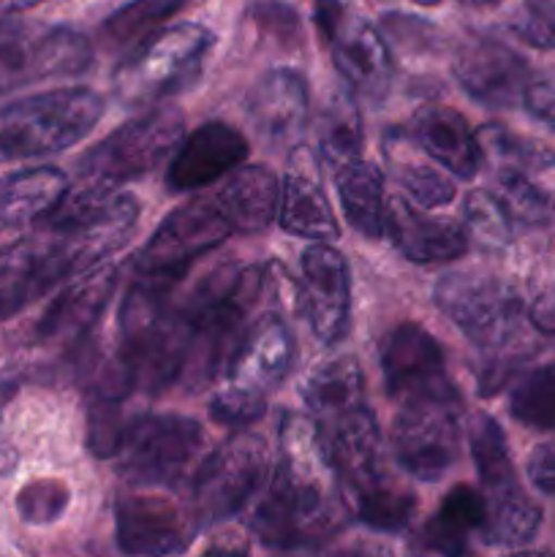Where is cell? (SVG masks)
Listing matches in <instances>:
<instances>
[{
	"instance_id": "obj_28",
	"label": "cell",
	"mask_w": 555,
	"mask_h": 557,
	"mask_svg": "<svg viewBox=\"0 0 555 557\" xmlns=\"http://www.w3.org/2000/svg\"><path fill=\"white\" fill-rule=\"evenodd\" d=\"M299 395H303V403L308 406L316 424L335 422V419L368 406L362 370L354 357H337L319 364L305 379Z\"/></svg>"
},
{
	"instance_id": "obj_16",
	"label": "cell",
	"mask_w": 555,
	"mask_h": 557,
	"mask_svg": "<svg viewBox=\"0 0 555 557\" xmlns=\"http://www.w3.org/2000/svg\"><path fill=\"white\" fill-rule=\"evenodd\" d=\"M351 288L348 264L332 245L313 243L303 253V283L297 286V313L326 346H335L348 332Z\"/></svg>"
},
{
	"instance_id": "obj_30",
	"label": "cell",
	"mask_w": 555,
	"mask_h": 557,
	"mask_svg": "<svg viewBox=\"0 0 555 557\" xmlns=\"http://www.w3.org/2000/svg\"><path fill=\"white\" fill-rule=\"evenodd\" d=\"M346 495L354 515L373 531L400 533L417 515V495L397 484L384 468L362 482L348 484Z\"/></svg>"
},
{
	"instance_id": "obj_41",
	"label": "cell",
	"mask_w": 555,
	"mask_h": 557,
	"mask_svg": "<svg viewBox=\"0 0 555 557\" xmlns=\"http://www.w3.org/2000/svg\"><path fill=\"white\" fill-rule=\"evenodd\" d=\"M71 493L60 479H36L25 484L16 495V511L30 525H49L58 522L69 509Z\"/></svg>"
},
{
	"instance_id": "obj_17",
	"label": "cell",
	"mask_w": 555,
	"mask_h": 557,
	"mask_svg": "<svg viewBox=\"0 0 555 557\" xmlns=\"http://www.w3.org/2000/svg\"><path fill=\"white\" fill-rule=\"evenodd\" d=\"M452 74L473 101L493 109L515 107L531 79L526 60L490 36L466 38L452 54Z\"/></svg>"
},
{
	"instance_id": "obj_22",
	"label": "cell",
	"mask_w": 555,
	"mask_h": 557,
	"mask_svg": "<svg viewBox=\"0 0 555 557\" xmlns=\"http://www.w3.org/2000/svg\"><path fill=\"white\" fill-rule=\"evenodd\" d=\"M248 112L267 139L297 147L310 117L308 82L292 69L267 71L250 90Z\"/></svg>"
},
{
	"instance_id": "obj_12",
	"label": "cell",
	"mask_w": 555,
	"mask_h": 557,
	"mask_svg": "<svg viewBox=\"0 0 555 557\" xmlns=\"http://www.w3.org/2000/svg\"><path fill=\"white\" fill-rule=\"evenodd\" d=\"M234 234L215 196H199L163 218L136 253V275H185L188 267Z\"/></svg>"
},
{
	"instance_id": "obj_36",
	"label": "cell",
	"mask_w": 555,
	"mask_h": 557,
	"mask_svg": "<svg viewBox=\"0 0 555 557\" xmlns=\"http://www.w3.org/2000/svg\"><path fill=\"white\" fill-rule=\"evenodd\" d=\"M495 199L511 218V223H522V226H544L555 218V196L539 188L536 183L526 177V172L517 169H501L493 185Z\"/></svg>"
},
{
	"instance_id": "obj_26",
	"label": "cell",
	"mask_w": 555,
	"mask_h": 557,
	"mask_svg": "<svg viewBox=\"0 0 555 557\" xmlns=\"http://www.w3.org/2000/svg\"><path fill=\"white\" fill-rule=\"evenodd\" d=\"M330 172L332 180H335L337 199H341L348 226L362 234V237H381L384 234L386 210L381 169L375 163H370L368 158L357 156L337 163Z\"/></svg>"
},
{
	"instance_id": "obj_20",
	"label": "cell",
	"mask_w": 555,
	"mask_h": 557,
	"mask_svg": "<svg viewBox=\"0 0 555 557\" xmlns=\"http://www.w3.org/2000/svg\"><path fill=\"white\" fill-rule=\"evenodd\" d=\"M294 357H297V346H294L286 321L275 313H267L248 324L243 341L234 348L226 379L239 389L267 395L286 381Z\"/></svg>"
},
{
	"instance_id": "obj_50",
	"label": "cell",
	"mask_w": 555,
	"mask_h": 557,
	"mask_svg": "<svg viewBox=\"0 0 555 557\" xmlns=\"http://www.w3.org/2000/svg\"><path fill=\"white\" fill-rule=\"evenodd\" d=\"M460 3H466V5H493V3H501V0H460Z\"/></svg>"
},
{
	"instance_id": "obj_46",
	"label": "cell",
	"mask_w": 555,
	"mask_h": 557,
	"mask_svg": "<svg viewBox=\"0 0 555 557\" xmlns=\"http://www.w3.org/2000/svg\"><path fill=\"white\" fill-rule=\"evenodd\" d=\"M528 479L542 493L555 495V444H542L528 457Z\"/></svg>"
},
{
	"instance_id": "obj_6",
	"label": "cell",
	"mask_w": 555,
	"mask_h": 557,
	"mask_svg": "<svg viewBox=\"0 0 555 557\" xmlns=\"http://www.w3.org/2000/svg\"><path fill=\"white\" fill-rule=\"evenodd\" d=\"M185 120L177 109H150L103 136L79 158V180L118 188L161 166L183 141Z\"/></svg>"
},
{
	"instance_id": "obj_35",
	"label": "cell",
	"mask_w": 555,
	"mask_h": 557,
	"mask_svg": "<svg viewBox=\"0 0 555 557\" xmlns=\"http://www.w3.org/2000/svg\"><path fill=\"white\" fill-rule=\"evenodd\" d=\"M477 141L482 156L493 158L501 169H517V172H542L555 166V152L547 145L528 136L515 134L498 123H488L477 131Z\"/></svg>"
},
{
	"instance_id": "obj_11",
	"label": "cell",
	"mask_w": 555,
	"mask_h": 557,
	"mask_svg": "<svg viewBox=\"0 0 555 557\" xmlns=\"http://www.w3.org/2000/svg\"><path fill=\"white\" fill-rule=\"evenodd\" d=\"M98 267L85 245L65 232L38 228L36 234L0 248V299L22 310L58 283Z\"/></svg>"
},
{
	"instance_id": "obj_32",
	"label": "cell",
	"mask_w": 555,
	"mask_h": 557,
	"mask_svg": "<svg viewBox=\"0 0 555 557\" xmlns=\"http://www.w3.org/2000/svg\"><path fill=\"white\" fill-rule=\"evenodd\" d=\"M362 117L348 92H332L319 114V161L326 166L362 156Z\"/></svg>"
},
{
	"instance_id": "obj_51",
	"label": "cell",
	"mask_w": 555,
	"mask_h": 557,
	"mask_svg": "<svg viewBox=\"0 0 555 557\" xmlns=\"http://www.w3.org/2000/svg\"><path fill=\"white\" fill-rule=\"evenodd\" d=\"M411 3H417V5H435V3H441V0H411Z\"/></svg>"
},
{
	"instance_id": "obj_33",
	"label": "cell",
	"mask_w": 555,
	"mask_h": 557,
	"mask_svg": "<svg viewBox=\"0 0 555 557\" xmlns=\"http://www.w3.org/2000/svg\"><path fill=\"white\" fill-rule=\"evenodd\" d=\"M468 441H471V457L473 466H477L479 482L484 487V495L515 487V466H511L509 444H506L501 424L493 417H488V413H477L471 424H468Z\"/></svg>"
},
{
	"instance_id": "obj_38",
	"label": "cell",
	"mask_w": 555,
	"mask_h": 557,
	"mask_svg": "<svg viewBox=\"0 0 555 557\" xmlns=\"http://www.w3.org/2000/svg\"><path fill=\"white\" fill-rule=\"evenodd\" d=\"M390 166L397 185L422 210H435V207H444L455 199V183L424 161L390 152Z\"/></svg>"
},
{
	"instance_id": "obj_23",
	"label": "cell",
	"mask_w": 555,
	"mask_h": 557,
	"mask_svg": "<svg viewBox=\"0 0 555 557\" xmlns=\"http://www.w3.org/2000/svg\"><path fill=\"white\" fill-rule=\"evenodd\" d=\"M118 281V267H103L71 283L36 324V341L44 346H69L82 341L98 324Z\"/></svg>"
},
{
	"instance_id": "obj_40",
	"label": "cell",
	"mask_w": 555,
	"mask_h": 557,
	"mask_svg": "<svg viewBox=\"0 0 555 557\" xmlns=\"http://www.w3.org/2000/svg\"><path fill=\"white\" fill-rule=\"evenodd\" d=\"M128 417L123 413V400H109V397H90L87 406V446L101 460L118 457L123 446Z\"/></svg>"
},
{
	"instance_id": "obj_24",
	"label": "cell",
	"mask_w": 555,
	"mask_h": 557,
	"mask_svg": "<svg viewBox=\"0 0 555 557\" xmlns=\"http://www.w3.org/2000/svg\"><path fill=\"white\" fill-rule=\"evenodd\" d=\"M411 136L419 150L455 174L457 180H473L482 163L477 134L468 128L466 117L444 103H424L411 120Z\"/></svg>"
},
{
	"instance_id": "obj_5",
	"label": "cell",
	"mask_w": 555,
	"mask_h": 557,
	"mask_svg": "<svg viewBox=\"0 0 555 557\" xmlns=\"http://www.w3.org/2000/svg\"><path fill=\"white\" fill-rule=\"evenodd\" d=\"M92 44L69 25L0 16V96L90 69Z\"/></svg>"
},
{
	"instance_id": "obj_18",
	"label": "cell",
	"mask_w": 555,
	"mask_h": 557,
	"mask_svg": "<svg viewBox=\"0 0 555 557\" xmlns=\"http://www.w3.org/2000/svg\"><path fill=\"white\" fill-rule=\"evenodd\" d=\"M250 145L234 125L210 120L190 131L172 152L166 169V188L172 194H190L226 177L248 158Z\"/></svg>"
},
{
	"instance_id": "obj_45",
	"label": "cell",
	"mask_w": 555,
	"mask_h": 557,
	"mask_svg": "<svg viewBox=\"0 0 555 557\" xmlns=\"http://www.w3.org/2000/svg\"><path fill=\"white\" fill-rule=\"evenodd\" d=\"M522 103L536 120L555 128V71H542L531 76L522 90Z\"/></svg>"
},
{
	"instance_id": "obj_21",
	"label": "cell",
	"mask_w": 555,
	"mask_h": 557,
	"mask_svg": "<svg viewBox=\"0 0 555 557\" xmlns=\"http://www.w3.org/2000/svg\"><path fill=\"white\" fill-rule=\"evenodd\" d=\"M384 232L414 264H444L466 256L468 232L462 223L417 210L406 199H386Z\"/></svg>"
},
{
	"instance_id": "obj_48",
	"label": "cell",
	"mask_w": 555,
	"mask_h": 557,
	"mask_svg": "<svg viewBox=\"0 0 555 557\" xmlns=\"http://www.w3.org/2000/svg\"><path fill=\"white\" fill-rule=\"evenodd\" d=\"M14 466H16V451L11 449V444L0 441V479L9 476Z\"/></svg>"
},
{
	"instance_id": "obj_39",
	"label": "cell",
	"mask_w": 555,
	"mask_h": 557,
	"mask_svg": "<svg viewBox=\"0 0 555 557\" xmlns=\"http://www.w3.org/2000/svg\"><path fill=\"white\" fill-rule=\"evenodd\" d=\"M462 226H466L468 239L495 250L509 243L515 223L506 215L493 190H471L462 201Z\"/></svg>"
},
{
	"instance_id": "obj_10",
	"label": "cell",
	"mask_w": 555,
	"mask_h": 557,
	"mask_svg": "<svg viewBox=\"0 0 555 557\" xmlns=\"http://www.w3.org/2000/svg\"><path fill=\"white\" fill-rule=\"evenodd\" d=\"M313 16L337 74L359 98L381 101L395 76L384 36L343 0H313Z\"/></svg>"
},
{
	"instance_id": "obj_19",
	"label": "cell",
	"mask_w": 555,
	"mask_h": 557,
	"mask_svg": "<svg viewBox=\"0 0 555 557\" xmlns=\"http://www.w3.org/2000/svg\"><path fill=\"white\" fill-rule=\"evenodd\" d=\"M278 223L286 234L313 243H332L341 234L335 212L321 190L319 156H313L305 145L294 147L286 177L281 180Z\"/></svg>"
},
{
	"instance_id": "obj_44",
	"label": "cell",
	"mask_w": 555,
	"mask_h": 557,
	"mask_svg": "<svg viewBox=\"0 0 555 557\" xmlns=\"http://www.w3.org/2000/svg\"><path fill=\"white\" fill-rule=\"evenodd\" d=\"M511 30L528 47L555 49V0H526L520 14L511 20Z\"/></svg>"
},
{
	"instance_id": "obj_9",
	"label": "cell",
	"mask_w": 555,
	"mask_h": 557,
	"mask_svg": "<svg viewBox=\"0 0 555 557\" xmlns=\"http://www.w3.org/2000/svg\"><path fill=\"white\" fill-rule=\"evenodd\" d=\"M267 471V444L250 430H237L223 441L190 482V517L196 525H215L237 515L259 490Z\"/></svg>"
},
{
	"instance_id": "obj_8",
	"label": "cell",
	"mask_w": 555,
	"mask_h": 557,
	"mask_svg": "<svg viewBox=\"0 0 555 557\" xmlns=\"http://www.w3.org/2000/svg\"><path fill=\"white\" fill-rule=\"evenodd\" d=\"M205 444L199 422L180 413H139L128 419L118 471L139 487H172Z\"/></svg>"
},
{
	"instance_id": "obj_42",
	"label": "cell",
	"mask_w": 555,
	"mask_h": 557,
	"mask_svg": "<svg viewBox=\"0 0 555 557\" xmlns=\"http://www.w3.org/2000/svg\"><path fill=\"white\" fill-rule=\"evenodd\" d=\"M267 411V395L259 392L239 389V386L226 384L223 389L215 392L210 403V417L218 424H226V428H248V424L259 422Z\"/></svg>"
},
{
	"instance_id": "obj_37",
	"label": "cell",
	"mask_w": 555,
	"mask_h": 557,
	"mask_svg": "<svg viewBox=\"0 0 555 557\" xmlns=\"http://www.w3.org/2000/svg\"><path fill=\"white\" fill-rule=\"evenodd\" d=\"M509 413L526 428L555 433V362L542 364L517 381L509 397Z\"/></svg>"
},
{
	"instance_id": "obj_25",
	"label": "cell",
	"mask_w": 555,
	"mask_h": 557,
	"mask_svg": "<svg viewBox=\"0 0 555 557\" xmlns=\"http://www.w3.org/2000/svg\"><path fill=\"white\" fill-rule=\"evenodd\" d=\"M218 207L229 218L234 232L259 234L278 218L281 205V180L267 166H237L226 174L215 194Z\"/></svg>"
},
{
	"instance_id": "obj_7",
	"label": "cell",
	"mask_w": 555,
	"mask_h": 557,
	"mask_svg": "<svg viewBox=\"0 0 555 557\" xmlns=\"http://www.w3.org/2000/svg\"><path fill=\"white\" fill-rule=\"evenodd\" d=\"M433 299L479 351L511 346L522 330L520 294L493 275L449 272L435 281Z\"/></svg>"
},
{
	"instance_id": "obj_31",
	"label": "cell",
	"mask_w": 555,
	"mask_h": 557,
	"mask_svg": "<svg viewBox=\"0 0 555 557\" xmlns=\"http://www.w3.org/2000/svg\"><path fill=\"white\" fill-rule=\"evenodd\" d=\"M488 517L479 528V539L490 547H522L536 536L542 525V509L522 493L520 484L501 493L484 495Z\"/></svg>"
},
{
	"instance_id": "obj_1",
	"label": "cell",
	"mask_w": 555,
	"mask_h": 557,
	"mask_svg": "<svg viewBox=\"0 0 555 557\" xmlns=\"http://www.w3.org/2000/svg\"><path fill=\"white\" fill-rule=\"evenodd\" d=\"M346 484L319 424L283 413L278 462L250 515V531L264 547L313 549L335 539L351 520Z\"/></svg>"
},
{
	"instance_id": "obj_34",
	"label": "cell",
	"mask_w": 555,
	"mask_h": 557,
	"mask_svg": "<svg viewBox=\"0 0 555 557\" xmlns=\"http://www.w3.org/2000/svg\"><path fill=\"white\" fill-rule=\"evenodd\" d=\"M188 3L190 0H131L107 16L101 25V41L114 49L134 47L136 41L150 36L152 27L166 22Z\"/></svg>"
},
{
	"instance_id": "obj_27",
	"label": "cell",
	"mask_w": 555,
	"mask_h": 557,
	"mask_svg": "<svg viewBox=\"0 0 555 557\" xmlns=\"http://www.w3.org/2000/svg\"><path fill=\"white\" fill-rule=\"evenodd\" d=\"M69 190V177L54 166L22 169L0 180V228H25L41 221Z\"/></svg>"
},
{
	"instance_id": "obj_29",
	"label": "cell",
	"mask_w": 555,
	"mask_h": 557,
	"mask_svg": "<svg viewBox=\"0 0 555 557\" xmlns=\"http://www.w3.org/2000/svg\"><path fill=\"white\" fill-rule=\"evenodd\" d=\"M484 517H488V498L471 484H457L441 500L433 520H428V525L422 528V536H419L422 547L441 555H466L468 533H479Z\"/></svg>"
},
{
	"instance_id": "obj_49",
	"label": "cell",
	"mask_w": 555,
	"mask_h": 557,
	"mask_svg": "<svg viewBox=\"0 0 555 557\" xmlns=\"http://www.w3.org/2000/svg\"><path fill=\"white\" fill-rule=\"evenodd\" d=\"M9 315H14V308H11L9 302H3V299H0V321L9 319Z\"/></svg>"
},
{
	"instance_id": "obj_14",
	"label": "cell",
	"mask_w": 555,
	"mask_h": 557,
	"mask_svg": "<svg viewBox=\"0 0 555 557\" xmlns=\"http://www.w3.org/2000/svg\"><path fill=\"white\" fill-rule=\"evenodd\" d=\"M390 441L397 466L408 476L435 482L460 457V403H406Z\"/></svg>"
},
{
	"instance_id": "obj_15",
	"label": "cell",
	"mask_w": 555,
	"mask_h": 557,
	"mask_svg": "<svg viewBox=\"0 0 555 557\" xmlns=\"http://www.w3.org/2000/svg\"><path fill=\"white\" fill-rule=\"evenodd\" d=\"M196 522L161 495L123 493L114 500V533L125 555H180L194 542Z\"/></svg>"
},
{
	"instance_id": "obj_3",
	"label": "cell",
	"mask_w": 555,
	"mask_h": 557,
	"mask_svg": "<svg viewBox=\"0 0 555 557\" xmlns=\"http://www.w3.org/2000/svg\"><path fill=\"white\" fill-rule=\"evenodd\" d=\"M90 87H58L0 107V163L58 156L85 139L103 114Z\"/></svg>"
},
{
	"instance_id": "obj_47",
	"label": "cell",
	"mask_w": 555,
	"mask_h": 557,
	"mask_svg": "<svg viewBox=\"0 0 555 557\" xmlns=\"http://www.w3.org/2000/svg\"><path fill=\"white\" fill-rule=\"evenodd\" d=\"M531 324L536 326L542 335L555 337V286L539 294L536 302L531 305Z\"/></svg>"
},
{
	"instance_id": "obj_43",
	"label": "cell",
	"mask_w": 555,
	"mask_h": 557,
	"mask_svg": "<svg viewBox=\"0 0 555 557\" xmlns=\"http://www.w3.org/2000/svg\"><path fill=\"white\" fill-rule=\"evenodd\" d=\"M248 14L261 36L272 38L278 47H297L299 44V33H303L299 16L283 0H256Z\"/></svg>"
},
{
	"instance_id": "obj_2",
	"label": "cell",
	"mask_w": 555,
	"mask_h": 557,
	"mask_svg": "<svg viewBox=\"0 0 555 557\" xmlns=\"http://www.w3.org/2000/svg\"><path fill=\"white\" fill-rule=\"evenodd\" d=\"M261 283L264 272L259 267L223 264L174 302L188 332V351L180 375L188 389H201L218 375H226L234 348L248 330Z\"/></svg>"
},
{
	"instance_id": "obj_4",
	"label": "cell",
	"mask_w": 555,
	"mask_h": 557,
	"mask_svg": "<svg viewBox=\"0 0 555 557\" xmlns=\"http://www.w3.org/2000/svg\"><path fill=\"white\" fill-rule=\"evenodd\" d=\"M212 44L215 33L196 22H180L145 36L114 69V96L131 109L152 107L163 98L177 96L199 79Z\"/></svg>"
},
{
	"instance_id": "obj_13",
	"label": "cell",
	"mask_w": 555,
	"mask_h": 557,
	"mask_svg": "<svg viewBox=\"0 0 555 557\" xmlns=\"http://www.w3.org/2000/svg\"><path fill=\"white\" fill-rule=\"evenodd\" d=\"M381 373L392 400L460 403L455 381L446 373L444 351L424 326L403 321L381 343Z\"/></svg>"
}]
</instances>
